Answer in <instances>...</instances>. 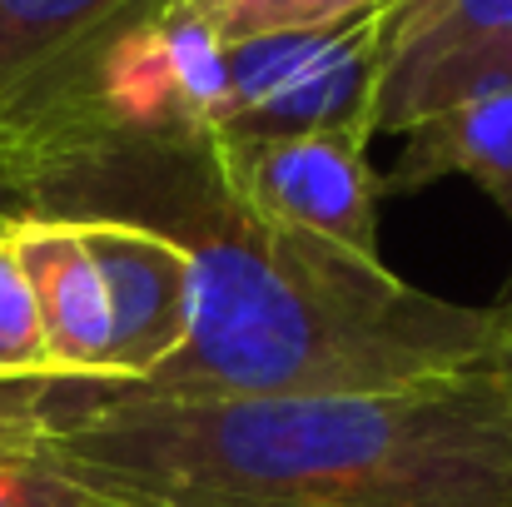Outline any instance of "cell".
<instances>
[{
	"label": "cell",
	"instance_id": "obj_1",
	"mask_svg": "<svg viewBox=\"0 0 512 507\" xmlns=\"http://www.w3.org/2000/svg\"><path fill=\"white\" fill-rule=\"evenodd\" d=\"M25 219H120L194 259V334L140 398L368 393L493 358V309L413 289L388 264L274 224L229 179L214 135L85 130L15 155Z\"/></svg>",
	"mask_w": 512,
	"mask_h": 507
},
{
	"label": "cell",
	"instance_id": "obj_2",
	"mask_svg": "<svg viewBox=\"0 0 512 507\" xmlns=\"http://www.w3.org/2000/svg\"><path fill=\"white\" fill-rule=\"evenodd\" d=\"M40 448L125 507H512V398L493 358L403 388L259 398L50 378Z\"/></svg>",
	"mask_w": 512,
	"mask_h": 507
},
{
	"label": "cell",
	"instance_id": "obj_3",
	"mask_svg": "<svg viewBox=\"0 0 512 507\" xmlns=\"http://www.w3.org/2000/svg\"><path fill=\"white\" fill-rule=\"evenodd\" d=\"M388 5L329 30H289L224 45L219 145L358 135L373 140Z\"/></svg>",
	"mask_w": 512,
	"mask_h": 507
},
{
	"label": "cell",
	"instance_id": "obj_4",
	"mask_svg": "<svg viewBox=\"0 0 512 507\" xmlns=\"http://www.w3.org/2000/svg\"><path fill=\"white\" fill-rule=\"evenodd\" d=\"M512 90V0H393L373 135Z\"/></svg>",
	"mask_w": 512,
	"mask_h": 507
},
{
	"label": "cell",
	"instance_id": "obj_5",
	"mask_svg": "<svg viewBox=\"0 0 512 507\" xmlns=\"http://www.w3.org/2000/svg\"><path fill=\"white\" fill-rule=\"evenodd\" d=\"M219 160L229 169L234 189L274 224L324 239L353 259L383 264L378 254L383 179L368 165V140L299 135V140L219 145Z\"/></svg>",
	"mask_w": 512,
	"mask_h": 507
},
{
	"label": "cell",
	"instance_id": "obj_6",
	"mask_svg": "<svg viewBox=\"0 0 512 507\" xmlns=\"http://www.w3.org/2000/svg\"><path fill=\"white\" fill-rule=\"evenodd\" d=\"M80 234L110 299V383H145L194 334V259L184 244L120 219H80Z\"/></svg>",
	"mask_w": 512,
	"mask_h": 507
},
{
	"label": "cell",
	"instance_id": "obj_7",
	"mask_svg": "<svg viewBox=\"0 0 512 507\" xmlns=\"http://www.w3.org/2000/svg\"><path fill=\"white\" fill-rule=\"evenodd\" d=\"M15 244H20V264L35 294L50 373L60 383H110V353H115L110 299H105V284L85 249L80 224L20 219Z\"/></svg>",
	"mask_w": 512,
	"mask_h": 507
},
{
	"label": "cell",
	"instance_id": "obj_8",
	"mask_svg": "<svg viewBox=\"0 0 512 507\" xmlns=\"http://www.w3.org/2000/svg\"><path fill=\"white\" fill-rule=\"evenodd\" d=\"M174 0H0V115L85 70Z\"/></svg>",
	"mask_w": 512,
	"mask_h": 507
},
{
	"label": "cell",
	"instance_id": "obj_9",
	"mask_svg": "<svg viewBox=\"0 0 512 507\" xmlns=\"http://www.w3.org/2000/svg\"><path fill=\"white\" fill-rule=\"evenodd\" d=\"M448 174L473 179L512 224V90L453 105L403 135L398 165L383 174V194H418Z\"/></svg>",
	"mask_w": 512,
	"mask_h": 507
},
{
	"label": "cell",
	"instance_id": "obj_10",
	"mask_svg": "<svg viewBox=\"0 0 512 507\" xmlns=\"http://www.w3.org/2000/svg\"><path fill=\"white\" fill-rule=\"evenodd\" d=\"M393 0H189V10L224 40H259V35H289V30H329L343 20L373 15Z\"/></svg>",
	"mask_w": 512,
	"mask_h": 507
},
{
	"label": "cell",
	"instance_id": "obj_11",
	"mask_svg": "<svg viewBox=\"0 0 512 507\" xmlns=\"http://www.w3.org/2000/svg\"><path fill=\"white\" fill-rule=\"evenodd\" d=\"M15 214H0V388L5 383H50V353L40 338L35 294L15 244Z\"/></svg>",
	"mask_w": 512,
	"mask_h": 507
},
{
	"label": "cell",
	"instance_id": "obj_12",
	"mask_svg": "<svg viewBox=\"0 0 512 507\" xmlns=\"http://www.w3.org/2000/svg\"><path fill=\"white\" fill-rule=\"evenodd\" d=\"M0 507H125L100 488L65 473L45 448L0 453Z\"/></svg>",
	"mask_w": 512,
	"mask_h": 507
},
{
	"label": "cell",
	"instance_id": "obj_13",
	"mask_svg": "<svg viewBox=\"0 0 512 507\" xmlns=\"http://www.w3.org/2000/svg\"><path fill=\"white\" fill-rule=\"evenodd\" d=\"M50 433V383L0 388V453H30Z\"/></svg>",
	"mask_w": 512,
	"mask_h": 507
},
{
	"label": "cell",
	"instance_id": "obj_14",
	"mask_svg": "<svg viewBox=\"0 0 512 507\" xmlns=\"http://www.w3.org/2000/svg\"><path fill=\"white\" fill-rule=\"evenodd\" d=\"M493 324H498V334H493V368H498V378H503V388L512 398V284L503 289V299L493 304Z\"/></svg>",
	"mask_w": 512,
	"mask_h": 507
},
{
	"label": "cell",
	"instance_id": "obj_15",
	"mask_svg": "<svg viewBox=\"0 0 512 507\" xmlns=\"http://www.w3.org/2000/svg\"><path fill=\"white\" fill-rule=\"evenodd\" d=\"M0 214H15L25 219V204H20V179H15V165H10V150L0 140Z\"/></svg>",
	"mask_w": 512,
	"mask_h": 507
}]
</instances>
